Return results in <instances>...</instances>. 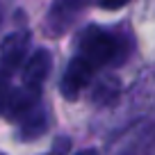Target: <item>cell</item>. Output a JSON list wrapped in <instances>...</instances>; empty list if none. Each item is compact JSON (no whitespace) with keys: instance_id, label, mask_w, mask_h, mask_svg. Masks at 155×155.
Returning <instances> with one entry per match:
<instances>
[{"instance_id":"cell-1","label":"cell","mask_w":155,"mask_h":155,"mask_svg":"<svg viewBox=\"0 0 155 155\" xmlns=\"http://www.w3.org/2000/svg\"><path fill=\"white\" fill-rule=\"evenodd\" d=\"M78 48H80V55L94 66H105V64L116 62V57L121 53L119 39L98 25L84 28V32L80 34V41H78Z\"/></svg>"},{"instance_id":"cell-2","label":"cell","mask_w":155,"mask_h":155,"mask_svg":"<svg viewBox=\"0 0 155 155\" xmlns=\"http://www.w3.org/2000/svg\"><path fill=\"white\" fill-rule=\"evenodd\" d=\"M91 75H94V64H89L82 55L73 57L66 64V71H64L62 80H59V94H62V98L78 101L80 94L91 82Z\"/></svg>"},{"instance_id":"cell-3","label":"cell","mask_w":155,"mask_h":155,"mask_svg":"<svg viewBox=\"0 0 155 155\" xmlns=\"http://www.w3.org/2000/svg\"><path fill=\"white\" fill-rule=\"evenodd\" d=\"M89 0H53L46 16V32L50 37H59L78 21L80 12L87 7Z\"/></svg>"},{"instance_id":"cell-4","label":"cell","mask_w":155,"mask_h":155,"mask_svg":"<svg viewBox=\"0 0 155 155\" xmlns=\"http://www.w3.org/2000/svg\"><path fill=\"white\" fill-rule=\"evenodd\" d=\"M30 48V34L28 32H14L2 41L0 46V75L16 71L23 64L25 53Z\"/></svg>"},{"instance_id":"cell-5","label":"cell","mask_w":155,"mask_h":155,"mask_svg":"<svg viewBox=\"0 0 155 155\" xmlns=\"http://www.w3.org/2000/svg\"><path fill=\"white\" fill-rule=\"evenodd\" d=\"M50 68H53V55L46 48L34 50L32 57L25 62V68H23V87L41 91V84L50 75Z\"/></svg>"},{"instance_id":"cell-6","label":"cell","mask_w":155,"mask_h":155,"mask_svg":"<svg viewBox=\"0 0 155 155\" xmlns=\"http://www.w3.org/2000/svg\"><path fill=\"white\" fill-rule=\"evenodd\" d=\"M39 107V91H34V89H16L14 94H12L9 98V105H7V112L5 114H9L12 119H16V121H21L23 116H28L32 110H37Z\"/></svg>"},{"instance_id":"cell-7","label":"cell","mask_w":155,"mask_h":155,"mask_svg":"<svg viewBox=\"0 0 155 155\" xmlns=\"http://www.w3.org/2000/svg\"><path fill=\"white\" fill-rule=\"evenodd\" d=\"M119 94H121V82H119V78L103 75L101 80H98L94 94H91V101H94V105H98V107H107V105H112V103H116Z\"/></svg>"},{"instance_id":"cell-8","label":"cell","mask_w":155,"mask_h":155,"mask_svg":"<svg viewBox=\"0 0 155 155\" xmlns=\"http://www.w3.org/2000/svg\"><path fill=\"white\" fill-rule=\"evenodd\" d=\"M48 128V119H46V112L41 110V105L37 110H32L28 116L21 119V128H18V137L21 139H37L41 137Z\"/></svg>"},{"instance_id":"cell-9","label":"cell","mask_w":155,"mask_h":155,"mask_svg":"<svg viewBox=\"0 0 155 155\" xmlns=\"http://www.w3.org/2000/svg\"><path fill=\"white\" fill-rule=\"evenodd\" d=\"M12 94H14V89L9 87L7 78H5V75H0V114H2V112H7V105H9Z\"/></svg>"},{"instance_id":"cell-10","label":"cell","mask_w":155,"mask_h":155,"mask_svg":"<svg viewBox=\"0 0 155 155\" xmlns=\"http://www.w3.org/2000/svg\"><path fill=\"white\" fill-rule=\"evenodd\" d=\"M130 0H98V7L101 9H110V12H114V9H121V7H126Z\"/></svg>"},{"instance_id":"cell-11","label":"cell","mask_w":155,"mask_h":155,"mask_svg":"<svg viewBox=\"0 0 155 155\" xmlns=\"http://www.w3.org/2000/svg\"><path fill=\"white\" fill-rule=\"evenodd\" d=\"M68 150V139L64 137V139H57L55 141V146H53V150H50L48 155H64Z\"/></svg>"},{"instance_id":"cell-12","label":"cell","mask_w":155,"mask_h":155,"mask_svg":"<svg viewBox=\"0 0 155 155\" xmlns=\"http://www.w3.org/2000/svg\"><path fill=\"white\" fill-rule=\"evenodd\" d=\"M75 155H98V150L96 148H84V150H80V153H75Z\"/></svg>"}]
</instances>
